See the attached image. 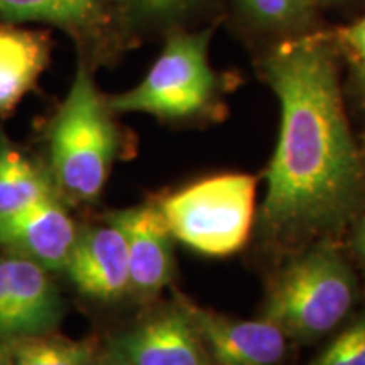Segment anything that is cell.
<instances>
[{
    "instance_id": "obj_14",
    "label": "cell",
    "mask_w": 365,
    "mask_h": 365,
    "mask_svg": "<svg viewBox=\"0 0 365 365\" xmlns=\"http://www.w3.org/2000/svg\"><path fill=\"white\" fill-rule=\"evenodd\" d=\"M225 0H110L112 24L125 56L176 29L223 24Z\"/></svg>"
},
{
    "instance_id": "obj_1",
    "label": "cell",
    "mask_w": 365,
    "mask_h": 365,
    "mask_svg": "<svg viewBox=\"0 0 365 365\" xmlns=\"http://www.w3.org/2000/svg\"><path fill=\"white\" fill-rule=\"evenodd\" d=\"M328 27L252 58L281 110L254 223L257 244L277 264L319 239H339L365 212V161Z\"/></svg>"
},
{
    "instance_id": "obj_23",
    "label": "cell",
    "mask_w": 365,
    "mask_h": 365,
    "mask_svg": "<svg viewBox=\"0 0 365 365\" xmlns=\"http://www.w3.org/2000/svg\"><path fill=\"white\" fill-rule=\"evenodd\" d=\"M0 365H12L11 350H9V341L0 339Z\"/></svg>"
},
{
    "instance_id": "obj_4",
    "label": "cell",
    "mask_w": 365,
    "mask_h": 365,
    "mask_svg": "<svg viewBox=\"0 0 365 365\" xmlns=\"http://www.w3.org/2000/svg\"><path fill=\"white\" fill-rule=\"evenodd\" d=\"M359 277L339 239H319L277 264L261 318L279 327L293 344L333 335L359 303Z\"/></svg>"
},
{
    "instance_id": "obj_13",
    "label": "cell",
    "mask_w": 365,
    "mask_h": 365,
    "mask_svg": "<svg viewBox=\"0 0 365 365\" xmlns=\"http://www.w3.org/2000/svg\"><path fill=\"white\" fill-rule=\"evenodd\" d=\"M63 272L86 298L100 303L125 298L130 276L122 232L108 220L80 230Z\"/></svg>"
},
{
    "instance_id": "obj_22",
    "label": "cell",
    "mask_w": 365,
    "mask_h": 365,
    "mask_svg": "<svg viewBox=\"0 0 365 365\" xmlns=\"http://www.w3.org/2000/svg\"><path fill=\"white\" fill-rule=\"evenodd\" d=\"M91 365H134V364L127 362L125 359L118 357L117 354L110 352V350H105L103 354H98L97 360H95Z\"/></svg>"
},
{
    "instance_id": "obj_10",
    "label": "cell",
    "mask_w": 365,
    "mask_h": 365,
    "mask_svg": "<svg viewBox=\"0 0 365 365\" xmlns=\"http://www.w3.org/2000/svg\"><path fill=\"white\" fill-rule=\"evenodd\" d=\"M105 220L112 222L124 235L130 276L129 294L144 303L153 301L171 284L176 274L175 237L158 202L115 210L107 213Z\"/></svg>"
},
{
    "instance_id": "obj_9",
    "label": "cell",
    "mask_w": 365,
    "mask_h": 365,
    "mask_svg": "<svg viewBox=\"0 0 365 365\" xmlns=\"http://www.w3.org/2000/svg\"><path fill=\"white\" fill-rule=\"evenodd\" d=\"M107 350L134 365H213L180 299L113 335Z\"/></svg>"
},
{
    "instance_id": "obj_5",
    "label": "cell",
    "mask_w": 365,
    "mask_h": 365,
    "mask_svg": "<svg viewBox=\"0 0 365 365\" xmlns=\"http://www.w3.org/2000/svg\"><path fill=\"white\" fill-rule=\"evenodd\" d=\"M257 178L222 173L158 202L171 235L195 252L225 257L244 249L255 223Z\"/></svg>"
},
{
    "instance_id": "obj_3",
    "label": "cell",
    "mask_w": 365,
    "mask_h": 365,
    "mask_svg": "<svg viewBox=\"0 0 365 365\" xmlns=\"http://www.w3.org/2000/svg\"><path fill=\"white\" fill-rule=\"evenodd\" d=\"M43 139L54 188L70 203L97 202L113 164L130 144L95 71L78 59L70 90L46 122Z\"/></svg>"
},
{
    "instance_id": "obj_12",
    "label": "cell",
    "mask_w": 365,
    "mask_h": 365,
    "mask_svg": "<svg viewBox=\"0 0 365 365\" xmlns=\"http://www.w3.org/2000/svg\"><path fill=\"white\" fill-rule=\"evenodd\" d=\"M78 227L59 196L9 215H0V249L63 272L78 237Z\"/></svg>"
},
{
    "instance_id": "obj_8",
    "label": "cell",
    "mask_w": 365,
    "mask_h": 365,
    "mask_svg": "<svg viewBox=\"0 0 365 365\" xmlns=\"http://www.w3.org/2000/svg\"><path fill=\"white\" fill-rule=\"evenodd\" d=\"M213 365H284L293 341L264 318L239 319L196 304L175 291Z\"/></svg>"
},
{
    "instance_id": "obj_24",
    "label": "cell",
    "mask_w": 365,
    "mask_h": 365,
    "mask_svg": "<svg viewBox=\"0 0 365 365\" xmlns=\"http://www.w3.org/2000/svg\"><path fill=\"white\" fill-rule=\"evenodd\" d=\"M360 153H362V158H364V161H365V134L362 137V145H360Z\"/></svg>"
},
{
    "instance_id": "obj_15",
    "label": "cell",
    "mask_w": 365,
    "mask_h": 365,
    "mask_svg": "<svg viewBox=\"0 0 365 365\" xmlns=\"http://www.w3.org/2000/svg\"><path fill=\"white\" fill-rule=\"evenodd\" d=\"M51 29L0 21V118L9 117L49 66Z\"/></svg>"
},
{
    "instance_id": "obj_20",
    "label": "cell",
    "mask_w": 365,
    "mask_h": 365,
    "mask_svg": "<svg viewBox=\"0 0 365 365\" xmlns=\"http://www.w3.org/2000/svg\"><path fill=\"white\" fill-rule=\"evenodd\" d=\"M349 247L354 261L365 274V212L355 218L349 228Z\"/></svg>"
},
{
    "instance_id": "obj_7",
    "label": "cell",
    "mask_w": 365,
    "mask_h": 365,
    "mask_svg": "<svg viewBox=\"0 0 365 365\" xmlns=\"http://www.w3.org/2000/svg\"><path fill=\"white\" fill-rule=\"evenodd\" d=\"M65 313L51 272L22 255H0V339L51 333Z\"/></svg>"
},
{
    "instance_id": "obj_21",
    "label": "cell",
    "mask_w": 365,
    "mask_h": 365,
    "mask_svg": "<svg viewBox=\"0 0 365 365\" xmlns=\"http://www.w3.org/2000/svg\"><path fill=\"white\" fill-rule=\"evenodd\" d=\"M322 12H359L365 9V0H317Z\"/></svg>"
},
{
    "instance_id": "obj_2",
    "label": "cell",
    "mask_w": 365,
    "mask_h": 365,
    "mask_svg": "<svg viewBox=\"0 0 365 365\" xmlns=\"http://www.w3.org/2000/svg\"><path fill=\"white\" fill-rule=\"evenodd\" d=\"M220 24L176 29L163 36L161 53L130 90L108 95L117 115L145 113L175 129H205L228 115L227 97L242 83L237 73L218 71L210 46Z\"/></svg>"
},
{
    "instance_id": "obj_18",
    "label": "cell",
    "mask_w": 365,
    "mask_h": 365,
    "mask_svg": "<svg viewBox=\"0 0 365 365\" xmlns=\"http://www.w3.org/2000/svg\"><path fill=\"white\" fill-rule=\"evenodd\" d=\"M340 65L346 68V90L365 108V12L345 24L328 27Z\"/></svg>"
},
{
    "instance_id": "obj_17",
    "label": "cell",
    "mask_w": 365,
    "mask_h": 365,
    "mask_svg": "<svg viewBox=\"0 0 365 365\" xmlns=\"http://www.w3.org/2000/svg\"><path fill=\"white\" fill-rule=\"evenodd\" d=\"M12 365H91L98 352L88 340H71L51 333L9 341Z\"/></svg>"
},
{
    "instance_id": "obj_19",
    "label": "cell",
    "mask_w": 365,
    "mask_h": 365,
    "mask_svg": "<svg viewBox=\"0 0 365 365\" xmlns=\"http://www.w3.org/2000/svg\"><path fill=\"white\" fill-rule=\"evenodd\" d=\"M304 365H365V304Z\"/></svg>"
},
{
    "instance_id": "obj_16",
    "label": "cell",
    "mask_w": 365,
    "mask_h": 365,
    "mask_svg": "<svg viewBox=\"0 0 365 365\" xmlns=\"http://www.w3.org/2000/svg\"><path fill=\"white\" fill-rule=\"evenodd\" d=\"M59 196L48 168L14 144L0 129V215Z\"/></svg>"
},
{
    "instance_id": "obj_11",
    "label": "cell",
    "mask_w": 365,
    "mask_h": 365,
    "mask_svg": "<svg viewBox=\"0 0 365 365\" xmlns=\"http://www.w3.org/2000/svg\"><path fill=\"white\" fill-rule=\"evenodd\" d=\"M250 58L322 31L328 21L317 0H225L223 24Z\"/></svg>"
},
{
    "instance_id": "obj_6",
    "label": "cell",
    "mask_w": 365,
    "mask_h": 365,
    "mask_svg": "<svg viewBox=\"0 0 365 365\" xmlns=\"http://www.w3.org/2000/svg\"><path fill=\"white\" fill-rule=\"evenodd\" d=\"M0 21L56 27L73 41L76 59L97 73L125 56L112 24L110 0H0Z\"/></svg>"
}]
</instances>
